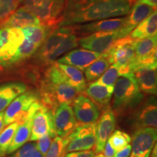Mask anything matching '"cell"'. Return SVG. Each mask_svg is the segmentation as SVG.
I'll use <instances>...</instances> for the list:
<instances>
[{
  "label": "cell",
  "instance_id": "1",
  "mask_svg": "<svg viewBox=\"0 0 157 157\" xmlns=\"http://www.w3.org/2000/svg\"><path fill=\"white\" fill-rule=\"evenodd\" d=\"M131 0H83L69 1L58 25L71 26L79 23L126 16L132 6Z\"/></svg>",
  "mask_w": 157,
  "mask_h": 157
},
{
  "label": "cell",
  "instance_id": "2",
  "mask_svg": "<svg viewBox=\"0 0 157 157\" xmlns=\"http://www.w3.org/2000/svg\"><path fill=\"white\" fill-rule=\"evenodd\" d=\"M76 95V90L67 83L56 63L51 66L46 73V82L42 91V104L53 112L61 104L73 103Z\"/></svg>",
  "mask_w": 157,
  "mask_h": 157
},
{
  "label": "cell",
  "instance_id": "3",
  "mask_svg": "<svg viewBox=\"0 0 157 157\" xmlns=\"http://www.w3.org/2000/svg\"><path fill=\"white\" fill-rule=\"evenodd\" d=\"M113 94V108L117 111L139 103L143 98L133 73L122 74L119 76Z\"/></svg>",
  "mask_w": 157,
  "mask_h": 157
},
{
  "label": "cell",
  "instance_id": "4",
  "mask_svg": "<svg viewBox=\"0 0 157 157\" xmlns=\"http://www.w3.org/2000/svg\"><path fill=\"white\" fill-rule=\"evenodd\" d=\"M67 0H19L24 7L40 20L43 25L59 22Z\"/></svg>",
  "mask_w": 157,
  "mask_h": 157
},
{
  "label": "cell",
  "instance_id": "5",
  "mask_svg": "<svg viewBox=\"0 0 157 157\" xmlns=\"http://www.w3.org/2000/svg\"><path fill=\"white\" fill-rule=\"evenodd\" d=\"M137 39L129 36L116 41L107 51L111 58V64H115L120 69L121 74L130 73L129 68L135 58V48Z\"/></svg>",
  "mask_w": 157,
  "mask_h": 157
},
{
  "label": "cell",
  "instance_id": "6",
  "mask_svg": "<svg viewBox=\"0 0 157 157\" xmlns=\"http://www.w3.org/2000/svg\"><path fill=\"white\" fill-rule=\"evenodd\" d=\"M66 138V153L90 150L95 145V123L78 124Z\"/></svg>",
  "mask_w": 157,
  "mask_h": 157
},
{
  "label": "cell",
  "instance_id": "7",
  "mask_svg": "<svg viewBox=\"0 0 157 157\" xmlns=\"http://www.w3.org/2000/svg\"><path fill=\"white\" fill-rule=\"evenodd\" d=\"M156 36L137 40L135 48V58L129 68L130 73L142 66L156 67Z\"/></svg>",
  "mask_w": 157,
  "mask_h": 157
},
{
  "label": "cell",
  "instance_id": "8",
  "mask_svg": "<svg viewBox=\"0 0 157 157\" xmlns=\"http://www.w3.org/2000/svg\"><path fill=\"white\" fill-rule=\"evenodd\" d=\"M23 39L24 36L21 29H0V63L9 64Z\"/></svg>",
  "mask_w": 157,
  "mask_h": 157
},
{
  "label": "cell",
  "instance_id": "9",
  "mask_svg": "<svg viewBox=\"0 0 157 157\" xmlns=\"http://www.w3.org/2000/svg\"><path fill=\"white\" fill-rule=\"evenodd\" d=\"M119 39L118 30L102 31L86 35L78 39V44L83 49L103 54L106 52L116 41Z\"/></svg>",
  "mask_w": 157,
  "mask_h": 157
},
{
  "label": "cell",
  "instance_id": "10",
  "mask_svg": "<svg viewBox=\"0 0 157 157\" xmlns=\"http://www.w3.org/2000/svg\"><path fill=\"white\" fill-rule=\"evenodd\" d=\"M156 129H138L132 135V149L129 157H149L156 145Z\"/></svg>",
  "mask_w": 157,
  "mask_h": 157
},
{
  "label": "cell",
  "instance_id": "11",
  "mask_svg": "<svg viewBox=\"0 0 157 157\" xmlns=\"http://www.w3.org/2000/svg\"><path fill=\"white\" fill-rule=\"evenodd\" d=\"M36 101V96L32 93H23L17 96L4 112L5 126L21 121L26 115L31 105Z\"/></svg>",
  "mask_w": 157,
  "mask_h": 157
},
{
  "label": "cell",
  "instance_id": "12",
  "mask_svg": "<svg viewBox=\"0 0 157 157\" xmlns=\"http://www.w3.org/2000/svg\"><path fill=\"white\" fill-rule=\"evenodd\" d=\"M156 8L141 2L136 1L134 5L132 6L130 11L125 16L124 22L120 29L118 30L119 39L129 36L136 27L146 19Z\"/></svg>",
  "mask_w": 157,
  "mask_h": 157
},
{
  "label": "cell",
  "instance_id": "13",
  "mask_svg": "<svg viewBox=\"0 0 157 157\" xmlns=\"http://www.w3.org/2000/svg\"><path fill=\"white\" fill-rule=\"evenodd\" d=\"M116 127V118L111 109H107L95 123V145L94 151L103 152L104 147Z\"/></svg>",
  "mask_w": 157,
  "mask_h": 157
},
{
  "label": "cell",
  "instance_id": "14",
  "mask_svg": "<svg viewBox=\"0 0 157 157\" xmlns=\"http://www.w3.org/2000/svg\"><path fill=\"white\" fill-rule=\"evenodd\" d=\"M54 129L59 137H66L78 125L73 109L67 104H61L53 111Z\"/></svg>",
  "mask_w": 157,
  "mask_h": 157
},
{
  "label": "cell",
  "instance_id": "15",
  "mask_svg": "<svg viewBox=\"0 0 157 157\" xmlns=\"http://www.w3.org/2000/svg\"><path fill=\"white\" fill-rule=\"evenodd\" d=\"M41 103L38 101H35L31 105L26 115L20 121V124L15 133L13 140L10 146L7 154H13L16 151L17 149L22 147L27 141L29 140L31 132V127H32V121L34 116L39 109Z\"/></svg>",
  "mask_w": 157,
  "mask_h": 157
},
{
  "label": "cell",
  "instance_id": "16",
  "mask_svg": "<svg viewBox=\"0 0 157 157\" xmlns=\"http://www.w3.org/2000/svg\"><path fill=\"white\" fill-rule=\"evenodd\" d=\"M48 132H55L53 112L41 103L33 118L31 132L29 140L36 141Z\"/></svg>",
  "mask_w": 157,
  "mask_h": 157
},
{
  "label": "cell",
  "instance_id": "17",
  "mask_svg": "<svg viewBox=\"0 0 157 157\" xmlns=\"http://www.w3.org/2000/svg\"><path fill=\"white\" fill-rule=\"evenodd\" d=\"M73 111L79 124H95L100 117L96 104L84 95L76 96L73 102Z\"/></svg>",
  "mask_w": 157,
  "mask_h": 157
},
{
  "label": "cell",
  "instance_id": "18",
  "mask_svg": "<svg viewBox=\"0 0 157 157\" xmlns=\"http://www.w3.org/2000/svg\"><path fill=\"white\" fill-rule=\"evenodd\" d=\"M101 54L86 49H76L70 50L56 60L57 63L69 65L80 71H85L90 64L99 58Z\"/></svg>",
  "mask_w": 157,
  "mask_h": 157
},
{
  "label": "cell",
  "instance_id": "19",
  "mask_svg": "<svg viewBox=\"0 0 157 157\" xmlns=\"http://www.w3.org/2000/svg\"><path fill=\"white\" fill-rule=\"evenodd\" d=\"M74 32V27L61 26L56 29L48 35L42 44V48L39 50V58L44 62H48V58L52 52L61 44V43Z\"/></svg>",
  "mask_w": 157,
  "mask_h": 157
},
{
  "label": "cell",
  "instance_id": "20",
  "mask_svg": "<svg viewBox=\"0 0 157 157\" xmlns=\"http://www.w3.org/2000/svg\"><path fill=\"white\" fill-rule=\"evenodd\" d=\"M124 17H111L103 20L84 23L81 25L75 26L74 31H77L80 34H90L95 32H102V31H113L121 29L124 22Z\"/></svg>",
  "mask_w": 157,
  "mask_h": 157
},
{
  "label": "cell",
  "instance_id": "21",
  "mask_svg": "<svg viewBox=\"0 0 157 157\" xmlns=\"http://www.w3.org/2000/svg\"><path fill=\"white\" fill-rule=\"evenodd\" d=\"M39 25H43L40 20L23 7H20L15 10L2 23L3 28L16 29H23Z\"/></svg>",
  "mask_w": 157,
  "mask_h": 157
},
{
  "label": "cell",
  "instance_id": "22",
  "mask_svg": "<svg viewBox=\"0 0 157 157\" xmlns=\"http://www.w3.org/2000/svg\"><path fill=\"white\" fill-rule=\"evenodd\" d=\"M141 92L155 95L157 92L156 67L142 66L132 72Z\"/></svg>",
  "mask_w": 157,
  "mask_h": 157
},
{
  "label": "cell",
  "instance_id": "23",
  "mask_svg": "<svg viewBox=\"0 0 157 157\" xmlns=\"http://www.w3.org/2000/svg\"><path fill=\"white\" fill-rule=\"evenodd\" d=\"M25 90L26 86L21 82L0 86V112H3L17 96L25 93Z\"/></svg>",
  "mask_w": 157,
  "mask_h": 157
},
{
  "label": "cell",
  "instance_id": "24",
  "mask_svg": "<svg viewBox=\"0 0 157 157\" xmlns=\"http://www.w3.org/2000/svg\"><path fill=\"white\" fill-rule=\"evenodd\" d=\"M85 93L94 103L101 106H106L112 97L113 88L108 87L98 82H93L85 88Z\"/></svg>",
  "mask_w": 157,
  "mask_h": 157
},
{
  "label": "cell",
  "instance_id": "25",
  "mask_svg": "<svg viewBox=\"0 0 157 157\" xmlns=\"http://www.w3.org/2000/svg\"><path fill=\"white\" fill-rule=\"evenodd\" d=\"M59 69L63 74L66 82L76 90L77 93H82L86 88V80L82 71L69 65L60 64L56 63Z\"/></svg>",
  "mask_w": 157,
  "mask_h": 157
},
{
  "label": "cell",
  "instance_id": "26",
  "mask_svg": "<svg viewBox=\"0 0 157 157\" xmlns=\"http://www.w3.org/2000/svg\"><path fill=\"white\" fill-rule=\"evenodd\" d=\"M157 32V13L154 10L149 16L140 23L129 34V36L134 39H143L156 36Z\"/></svg>",
  "mask_w": 157,
  "mask_h": 157
},
{
  "label": "cell",
  "instance_id": "27",
  "mask_svg": "<svg viewBox=\"0 0 157 157\" xmlns=\"http://www.w3.org/2000/svg\"><path fill=\"white\" fill-rule=\"evenodd\" d=\"M111 60L108 52L101 54V56L90 64L84 71L86 79L88 82H93L99 78L111 66Z\"/></svg>",
  "mask_w": 157,
  "mask_h": 157
},
{
  "label": "cell",
  "instance_id": "28",
  "mask_svg": "<svg viewBox=\"0 0 157 157\" xmlns=\"http://www.w3.org/2000/svg\"><path fill=\"white\" fill-rule=\"evenodd\" d=\"M136 125L138 129H156L157 107L156 104H150L141 111L137 119Z\"/></svg>",
  "mask_w": 157,
  "mask_h": 157
},
{
  "label": "cell",
  "instance_id": "29",
  "mask_svg": "<svg viewBox=\"0 0 157 157\" xmlns=\"http://www.w3.org/2000/svg\"><path fill=\"white\" fill-rule=\"evenodd\" d=\"M39 47H40V45L37 44L35 42L30 40V39L24 37L23 43L17 49V50L13 58H11L9 64L15 63L21 61L23 59L29 58V57L32 56L36 52Z\"/></svg>",
  "mask_w": 157,
  "mask_h": 157
},
{
  "label": "cell",
  "instance_id": "30",
  "mask_svg": "<svg viewBox=\"0 0 157 157\" xmlns=\"http://www.w3.org/2000/svg\"><path fill=\"white\" fill-rule=\"evenodd\" d=\"M19 124L20 121L12 123L6 126L0 133V157H2L7 154Z\"/></svg>",
  "mask_w": 157,
  "mask_h": 157
},
{
  "label": "cell",
  "instance_id": "31",
  "mask_svg": "<svg viewBox=\"0 0 157 157\" xmlns=\"http://www.w3.org/2000/svg\"><path fill=\"white\" fill-rule=\"evenodd\" d=\"M78 44V38L77 35L75 33H73L68 36L65 40L61 43V44L52 52V54L48 58L47 63H53L56 61V60L59 57L63 55L66 54V52H69L72 49L76 48Z\"/></svg>",
  "mask_w": 157,
  "mask_h": 157
},
{
  "label": "cell",
  "instance_id": "32",
  "mask_svg": "<svg viewBox=\"0 0 157 157\" xmlns=\"http://www.w3.org/2000/svg\"><path fill=\"white\" fill-rule=\"evenodd\" d=\"M68 142L66 137L56 136L53 138L50 148L44 157H62L66 154V148Z\"/></svg>",
  "mask_w": 157,
  "mask_h": 157
},
{
  "label": "cell",
  "instance_id": "33",
  "mask_svg": "<svg viewBox=\"0 0 157 157\" xmlns=\"http://www.w3.org/2000/svg\"><path fill=\"white\" fill-rule=\"evenodd\" d=\"M120 75L121 73L119 68L115 64H112L107 68L103 75L98 78L97 82L105 87L113 88L117 78Z\"/></svg>",
  "mask_w": 157,
  "mask_h": 157
},
{
  "label": "cell",
  "instance_id": "34",
  "mask_svg": "<svg viewBox=\"0 0 157 157\" xmlns=\"http://www.w3.org/2000/svg\"><path fill=\"white\" fill-rule=\"evenodd\" d=\"M109 142L115 149L116 151H118L131 142V137L126 132L117 130L113 132L109 137Z\"/></svg>",
  "mask_w": 157,
  "mask_h": 157
},
{
  "label": "cell",
  "instance_id": "35",
  "mask_svg": "<svg viewBox=\"0 0 157 157\" xmlns=\"http://www.w3.org/2000/svg\"><path fill=\"white\" fill-rule=\"evenodd\" d=\"M12 157H44L36 148V143L24 144Z\"/></svg>",
  "mask_w": 157,
  "mask_h": 157
},
{
  "label": "cell",
  "instance_id": "36",
  "mask_svg": "<svg viewBox=\"0 0 157 157\" xmlns=\"http://www.w3.org/2000/svg\"><path fill=\"white\" fill-rule=\"evenodd\" d=\"M18 5L19 0H0V21L7 18Z\"/></svg>",
  "mask_w": 157,
  "mask_h": 157
},
{
  "label": "cell",
  "instance_id": "37",
  "mask_svg": "<svg viewBox=\"0 0 157 157\" xmlns=\"http://www.w3.org/2000/svg\"><path fill=\"white\" fill-rule=\"evenodd\" d=\"M56 133L54 132H48L44 134L43 136L39 138L36 143V146L39 151L44 156L48 150L50 148L51 143H52L53 138L56 137Z\"/></svg>",
  "mask_w": 157,
  "mask_h": 157
},
{
  "label": "cell",
  "instance_id": "38",
  "mask_svg": "<svg viewBox=\"0 0 157 157\" xmlns=\"http://www.w3.org/2000/svg\"><path fill=\"white\" fill-rule=\"evenodd\" d=\"M95 153L92 151H74L66 153L64 157H94Z\"/></svg>",
  "mask_w": 157,
  "mask_h": 157
},
{
  "label": "cell",
  "instance_id": "39",
  "mask_svg": "<svg viewBox=\"0 0 157 157\" xmlns=\"http://www.w3.org/2000/svg\"><path fill=\"white\" fill-rule=\"evenodd\" d=\"M131 149H132L131 145H127V146L124 147L123 148H121L119 151L116 152V154H114V156L113 157H129L131 154Z\"/></svg>",
  "mask_w": 157,
  "mask_h": 157
},
{
  "label": "cell",
  "instance_id": "40",
  "mask_svg": "<svg viewBox=\"0 0 157 157\" xmlns=\"http://www.w3.org/2000/svg\"><path fill=\"white\" fill-rule=\"evenodd\" d=\"M116 152L117 151H116L115 149L111 146V145L110 144L109 140H108L103 151L104 157H113L114 156V154H116Z\"/></svg>",
  "mask_w": 157,
  "mask_h": 157
},
{
  "label": "cell",
  "instance_id": "41",
  "mask_svg": "<svg viewBox=\"0 0 157 157\" xmlns=\"http://www.w3.org/2000/svg\"><path fill=\"white\" fill-rule=\"evenodd\" d=\"M136 1L146 3L147 5H150L151 7H154V8H156L157 5V0H136Z\"/></svg>",
  "mask_w": 157,
  "mask_h": 157
},
{
  "label": "cell",
  "instance_id": "42",
  "mask_svg": "<svg viewBox=\"0 0 157 157\" xmlns=\"http://www.w3.org/2000/svg\"><path fill=\"white\" fill-rule=\"evenodd\" d=\"M5 122H4V111L0 112V133L5 128Z\"/></svg>",
  "mask_w": 157,
  "mask_h": 157
},
{
  "label": "cell",
  "instance_id": "43",
  "mask_svg": "<svg viewBox=\"0 0 157 157\" xmlns=\"http://www.w3.org/2000/svg\"><path fill=\"white\" fill-rule=\"evenodd\" d=\"M156 144L155 145L154 148H153L151 154V156L149 157H157V151H156Z\"/></svg>",
  "mask_w": 157,
  "mask_h": 157
},
{
  "label": "cell",
  "instance_id": "44",
  "mask_svg": "<svg viewBox=\"0 0 157 157\" xmlns=\"http://www.w3.org/2000/svg\"><path fill=\"white\" fill-rule=\"evenodd\" d=\"M94 157H104V155L103 154V152L98 153L97 155H95V156Z\"/></svg>",
  "mask_w": 157,
  "mask_h": 157
},
{
  "label": "cell",
  "instance_id": "45",
  "mask_svg": "<svg viewBox=\"0 0 157 157\" xmlns=\"http://www.w3.org/2000/svg\"><path fill=\"white\" fill-rule=\"evenodd\" d=\"M82 1H83V0H78V2H82ZM72 2H76V1H72Z\"/></svg>",
  "mask_w": 157,
  "mask_h": 157
},
{
  "label": "cell",
  "instance_id": "46",
  "mask_svg": "<svg viewBox=\"0 0 157 157\" xmlns=\"http://www.w3.org/2000/svg\"><path fill=\"white\" fill-rule=\"evenodd\" d=\"M131 1H132V2H136V0H131Z\"/></svg>",
  "mask_w": 157,
  "mask_h": 157
},
{
  "label": "cell",
  "instance_id": "47",
  "mask_svg": "<svg viewBox=\"0 0 157 157\" xmlns=\"http://www.w3.org/2000/svg\"><path fill=\"white\" fill-rule=\"evenodd\" d=\"M65 155H66V154H65ZM65 155H64V156H63L62 157H64V156H65Z\"/></svg>",
  "mask_w": 157,
  "mask_h": 157
}]
</instances>
